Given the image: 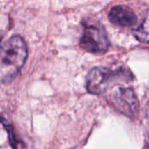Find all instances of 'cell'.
I'll list each match as a JSON object with an SVG mask.
<instances>
[{
  "instance_id": "obj_1",
  "label": "cell",
  "mask_w": 149,
  "mask_h": 149,
  "mask_svg": "<svg viewBox=\"0 0 149 149\" xmlns=\"http://www.w3.org/2000/svg\"><path fill=\"white\" fill-rule=\"evenodd\" d=\"M27 45L19 36H13L0 46V84L9 82L24 65Z\"/></svg>"
},
{
  "instance_id": "obj_2",
  "label": "cell",
  "mask_w": 149,
  "mask_h": 149,
  "mask_svg": "<svg viewBox=\"0 0 149 149\" xmlns=\"http://www.w3.org/2000/svg\"><path fill=\"white\" fill-rule=\"evenodd\" d=\"M107 100L118 112L127 116H132L136 113L139 107L138 99L134 90L124 85L111 83L105 90Z\"/></svg>"
},
{
  "instance_id": "obj_3",
  "label": "cell",
  "mask_w": 149,
  "mask_h": 149,
  "mask_svg": "<svg viewBox=\"0 0 149 149\" xmlns=\"http://www.w3.org/2000/svg\"><path fill=\"white\" fill-rule=\"evenodd\" d=\"M80 45L84 50L93 54L105 53L109 46L105 29L94 24L86 26L80 39Z\"/></svg>"
},
{
  "instance_id": "obj_4",
  "label": "cell",
  "mask_w": 149,
  "mask_h": 149,
  "mask_svg": "<svg viewBox=\"0 0 149 149\" xmlns=\"http://www.w3.org/2000/svg\"><path fill=\"white\" fill-rule=\"evenodd\" d=\"M106 67H96L91 70L86 79L87 90L94 94H102L108 86L118 77Z\"/></svg>"
},
{
  "instance_id": "obj_5",
  "label": "cell",
  "mask_w": 149,
  "mask_h": 149,
  "mask_svg": "<svg viewBox=\"0 0 149 149\" xmlns=\"http://www.w3.org/2000/svg\"><path fill=\"white\" fill-rule=\"evenodd\" d=\"M110 21L121 27H129L135 24L137 17L134 10L124 5H118L113 7L109 12Z\"/></svg>"
},
{
  "instance_id": "obj_6",
  "label": "cell",
  "mask_w": 149,
  "mask_h": 149,
  "mask_svg": "<svg viewBox=\"0 0 149 149\" xmlns=\"http://www.w3.org/2000/svg\"><path fill=\"white\" fill-rule=\"evenodd\" d=\"M148 17H146L145 20L142 22V24L134 31L136 38L144 43H148Z\"/></svg>"
}]
</instances>
